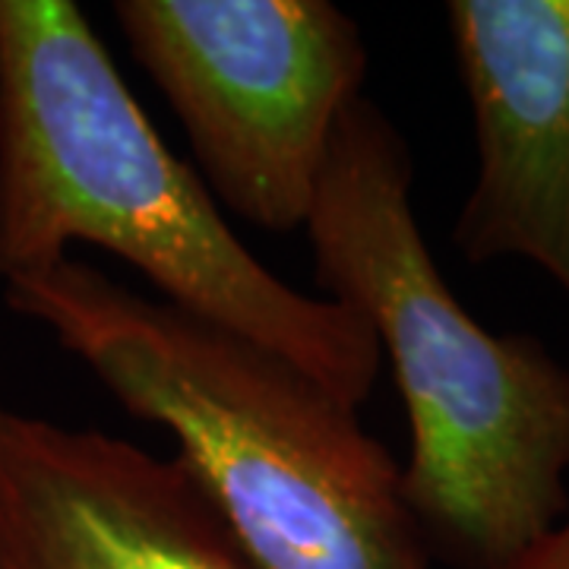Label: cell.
I'll list each match as a JSON object with an SVG mask.
<instances>
[{
    "mask_svg": "<svg viewBox=\"0 0 569 569\" xmlns=\"http://www.w3.org/2000/svg\"><path fill=\"white\" fill-rule=\"evenodd\" d=\"M96 244L164 305L241 336L361 408L383 365L348 307L272 276L127 89L73 0H0V282Z\"/></svg>",
    "mask_w": 569,
    "mask_h": 569,
    "instance_id": "obj_1",
    "label": "cell"
},
{
    "mask_svg": "<svg viewBox=\"0 0 569 569\" xmlns=\"http://www.w3.org/2000/svg\"><path fill=\"white\" fill-rule=\"evenodd\" d=\"M411 178L406 137L358 96L305 222L313 276L392 365L411 430L402 500L427 550L459 569H509L569 512V370L456 301L415 219Z\"/></svg>",
    "mask_w": 569,
    "mask_h": 569,
    "instance_id": "obj_2",
    "label": "cell"
},
{
    "mask_svg": "<svg viewBox=\"0 0 569 569\" xmlns=\"http://www.w3.org/2000/svg\"><path fill=\"white\" fill-rule=\"evenodd\" d=\"M3 305L174 437L257 569H430L402 466L295 365L73 257L3 282Z\"/></svg>",
    "mask_w": 569,
    "mask_h": 569,
    "instance_id": "obj_3",
    "label": "cell"
},
{
    "mask_svg": "<svg viewBox=\"0 0 569 569\" xmlns=\"http://www.w3.org/2000/svg\"><path fill=\"white\" fill-rule=\"evenodd\" d=\"M130 54L234 216L307 222L332 130L367 77L361 26L326 0H114Z\"/></svg>",
    "mask_w": 569,
    "mask_h": 569,
    "instance_id": "obj_4",
    "label": "cell"
},
{
    "mask_svg": "<svg viewBox=\"0 0 569 569\" xmlns=\"http://www.w3.org/2000/svg\"><path fill=\"white\" fill-rule=\"evenodd\" d=\"M0 569H257L181 456L0 406Z\"/></svg>",
    "mask_w": 569,
    "mask_h": 569,
    "instance_id": "obj_5",
    "label": "cell"
},
{
    "mask_svg": "<svg viewBox=\"0 0 569 569\" xmlns=\"http://www.w3.org/2000/svg\"><path fill=\"white\" fill-rule=\"evenodd\" d=\"M447 20L478 140L452 244L531 260L569 298V0H449Z\"/></svg>",
    "mask_w": 569,
    "mask_h": 569,
    "instance_id": "obj_6",
    "label": "cell"
},
{
    "mask_svg": "<svg viewBox=\"0 0 569 569\" xmlns=\"http://www.w3.org/2000/svg\"><path fill=\"white\" fill-rule=\"evenodd\" d=\"M509 569H569V516L535 541Z\"/></svg>",
    "mask_w": 569,
    "mask_h": 569,
    "instance_id": "obj_7",
    "label": "cell"
}]
</instances>
